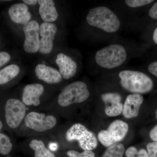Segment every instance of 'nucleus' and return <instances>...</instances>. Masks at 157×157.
<instances>
[{
    "label": "nucleus",
    "mask_w": 157,
    "mask_h": 157,
    "mask_svg": "<svg viewBox=\"0 0 157 157\" xmlns=\"http://www.w3.org/2000/svg\"><path fill=\"white\" fill-rule=\"evenodd\" d=\"M86 21L90 26L107 33H115L121 27L120 20L115 12L104 6L90 9L86 15Z\"/></svg>",
    "instance_id": "1"
},
{
    "label": "nucleus",
    "mask_w": 157,
    "mask_h": 157,
    "mask_svg": "<svg viewBox=\"0 0 157 157\" xmlns=\"http://www.w3.org/2000/svg\"><path fill=\"white\" fill-rule=\"evenodd\" d=\"M128 58L126 48L119 44H110L99 49L95 55L96 65L102 69L113 70L120 67Z\"/></svg>",
    "instance_id": "2"
},
{
    "label": "nucleus",
    "mask_w": 157,
    "mask_h": 157,
    "mask_svg": "<svg viewBox=\"0 0 157 157\" xmlns=\"http://www.w3.org/2000/svg\"><path fill=\"white\" fill-rule=\"evenodd\" d=\"M118 76L121 86L132 94H146L150 92L154 87L151 78L140 71L122 70L118 73Z\"/></svg>",
    "instance_id": "3"
},
{
    "label": "nucleus",
    "mask_w": 157,
    "mask_h": 157,
    "mask_svg": "<svg viewBox=\"0 0 157 157\" xmlns=\"http://www.w3.org/2000/svg\"><path fill=\"white\" fill-rule=\"evenodd\" d=\"M90 96L87 85L84 82H74L65 86L59 94L58 103L63 107L82 103Z\"/></svg>",
    "instance_id": "4"
},
{
    "label": "nucleus",
    "mask_w": 157,
    "mask_h": 157,
    "mask_svg": "<svg viewBox=\"0 0 157 157\" xmlns=\"http://www.w3.org/2000/svg\"><path fill=\"white\" fill-rule=\"evenodd\" d=\"M68 141L76 140L79 146L84 151H92L98 146V140L94 134L81 124H73L66 134Z\"/></svg>",
    "instance_id": "5"
},
{
    "label": "nucleus",
    "mask_w": 157,
    "mask_h": 157,
    "mask_svg": "<svg viewBox=\"0 0 157 157\" xmlns=\"http://www.w3.org/2000/svg\"><path fill=\"white\" fill-rule=\"evenodd\" d=\"M128 125L121 120L112 122L107 130L99 132L98 137L99 141L104 146L109 147L123 140L128 131Z\"/></svg>",
    "instance_id": "6"
},
{
    "label": "nucleus",
    "mask_w": 157,
    "mask_h": 157,
    "mask_svg": "<svg viewBox=\"0 0 157 157\" xmlns=\"http://www.w3.org/2000/svg\"><path fill=\"white\" fill-rule=\"evenodd\" d=\"M58 28L55 23L42 22L40 25V43L39 52L47 56L52 52Z\"/></svg>",
    "instance_id": "7"
},
{
    "label": "nucleus",
    "mask_w": 157,
    "mask_h": 157,
    "mask_svg": "<svg viewBox=\"0 0 157 157\" xmlns=\"http://www.w3.org/2000/svg\"><path fill=\"white\" fill-rule=\"evenodd\" d=\"M40 25L37 20L33 19L23 26L24 35L23 49L26 53L35 54L39 52Z\"/></svg>",
    "instance_id": "8"
},
{
    "label": "nucleus",
    "mask_w": 157,
    "mask_h": 157,
    "mask_svg": "<svg viewBox=\"0 0 157 157\" xmlns=\"http://www.w3.org/2000/svg\"><path fill=\"white\" fill-rule=\"evenodd\" d=\"M26 106L22 101L18 99L11 98L6 102L5 112L6 122L12 128L19 126L25 117Z\"/></svg>",
    "instance_id": "9"
},
{
    "label": "nucleus",
    "mask_w": 157,
    "mask_h": 157,
    "mask_svg": "<svg viewBox=\"0 0 157 157\" xmlns=\"http://www.w3.org/2000/svg\"><path fill=\"white\" fill-rule=\"evenodd\" d=\"M26 126L34 131L43 132L53 128L57 124L56 118L43 113L31 112L25 118Z\"/></svg>",
    "instance_id": "10"
},
{
    "label": "nucleus",
    "mask_w": 157,
    "mask_h": 157,
    "mask_svg": "<svg viewBox=\"0 0 157 157\" xmlns=\"http://www.w3.org/2000/svg\"><path fill=\"white\" fill-rule=\"evenodd\" d=\"M54 61L63 79L68 80L76 76L78 69V63L70 54L59 52L55 55Z\"/></svg>",
    "instance_id": "11"
},
{
    "label": "nucleus",
    "mask_w": 157,
    "mask_h": 157,
    "mask_svg": "<svg viewBox=\"0 0 157 157\" xmlns=\"http://www.w3.org/2000/svg\"><path fill=\"white\" fill-rule=\"evenodd\" d=\"M34 73L38 79L48 84H58L63 79L58 69L43 63L35 66Z\"/></svg>",
    "instance_id": "12"
},
{
    "label": "nucleus",
    "mask_w": 157,
    "mask_h": 157,
    "mask_svg": "<svg viewBox=\"0 0 157 157\" xmlns=\"http://www.w3.org/2000/svg\"><path fill=\"white\" fill-rule=\"evenodd\" d=\"M8 15L11 22L22 27L33 20L29 6L22 2L11 5L8 10Z\"/></svg>",
    "instance_id": "13"
},
{
    "label": "nucleus",
    "mask_w": 157,
    "mask_h": 157,
    "mask_svg": "<svg viewBox=\"0 0 157 157\" xmlns=\"http://www.w3.org/2000/svg\"><path fill=\"white\" fill-rule=\"evenodd\" d=\"M45 88L40 83H31L26 85L22 91V101L26 106H39L40 98L44 94Z\"/></svg>",
    "instance_id": "14"
},
{
    "label": "nucleus",
    "mask_w": 157,
    "mask_h": 157,
    "mask_svg": "<svg viewBox=\"0 0 157 157\" xmlns=\"http://www.w3.org/2000/svg\"><path fill=\"white\" fill-rule=\"evenodd\" d=\"M101 99L105 105V112L109 117H116L122 112L123 105L121 97L117 93H105L101 95Z\"/></svg>",
    "instance_id": "15"
},
{
    "label": "nucleus",
    "mask_w": 157,
    "mask_h": 157,
    "mask_svg": "<svg viewBox=\"0 0 157 157\" xmlns=\"http://www.w3.org/2000/svg\"><path fill=\"white\" fill-rule=\"evenodd\" d=\"M39 14L43 22L55 23L58 19L59 12L52 0H38Z\"/></svg>",
    "instance_id": "16"
},
{
    "label": "nucleus",
    "mask_w": 157,
    "mask_h": 157,
    "mask_svg": "<svg viewBox=\"0 0 157 157\" xmlns=\"http://www.w3.org/2000/svg\"><path fill=\"white\" fill-rule=\"evenodd\" d=\"M143 101V96L140 94H133L127 96L123 108L124 116L128 119L137 117Z\"/></svg>",
    "instance_id": "17"
},
{
    "label": "nucleus",
    "mask_w": 157,
    "mask_h": 157,
    "mask_svg": "<svg viewBox=\"0 0 157 157\" xmlns=\"http://www.w3.org/2000/svg\"><path fill=\"white\" fill-rule=\"evenodd\" d=\"M21 72V67L16 63L6 65L0 70V85H3L17 77Z\"/></svg>",
    "instance_id": "18"
},
{
    "label": "nucleus",
    "mask_w": 157,
    "mask_h": 157,
    "mask_svg": "<svg viewBox=\"0 0 157 157\" xmlns=\"http://www.w3.org/2000/svg\"><path fill=\"white\" fill-rule=\"evenodd\" d=\"M29 146L35 151V157H56L53 153L46 148L42 140L37 139L32 140Z\"/></svg>",
    "instance_id": "19"
},
{
    "label": "nucleus",
    "mask_w": 157,
    "mask_h": 157,
    "mask_svg": "<svg viewBox=\"0 0 157 157\" xmlns=\"http://www.w3.org/2000/svg\"><path fill=\"white\" fill-rule=\"evenodd\" d=\"M124 151L123 144L115 143L108 147L102 157H123Z\"/></svg>",
    "instance_id": "20"
},
{
    "label": "nucleus",
    "mask_w": 157,
    "mask_h": 157,
    "mask_svg": "<svg viewBox=\"0 0 157 157\" xmlns=\"http://www.w3.org/2000/svg\"><path fill=\"white\" fill-rule=\"evenodd\" d=\"M12 148V144L8 136L0 133V153L3 155L9 154Z\"/></svg>",
    "instance_id": "21"
},
{
    "label": "nucleus",
    "mask_w": 157,
    "mask_h": 157,
    "mask_svg": "<svg viewBox=\"0 0 157 157\" xmlns=\"http://www.w3.org/2000/svg\"><path fill=\"white\" fill-rule=\"evenodd\" d=\"M127 157H149L147 151L144 149L138 151L136 147H131L127 150L125 152Z\"/></svg>",
    "instance_id": "22"
},
{
    "label": "nucleus",
    "mask_w": 157,
    "mask_h": 157,
    "mask_svg": "<svg viewBox=\"0 0 157 157\" xmlns=\"http://www.w3.org/2000/svg\"><path fill=\"white\" fill-rule=\"evenodd\" d=\"M153 2V0H126L124 3L129 8L136 9L146 6Z\"/></svg>",
    "instance_id": "23"
},
{
    "label": "nucleus",
    "mask_w": 157,
    "mask_h": 157,
    "mask_svg": "<svg viewBox=\"0 0 157 157\" xmlns=\"http://www.w3.org/2000/svg\"><path fill=\"white\" fill-rule=\"evenodd\" d=\"M67 155L69 157H95V154L92 151H84L82 153L75 150H69L67 152Z\"/></svg>",
    "instance_id": "24"
},
{
    "label": "nucleus",
    "mask_w": 157,
    "mask_h": 157,
    "mask_svg": "<svg viewBox=\"0 0 157 157\" xmlns=\"http://www.w3.org/2000/svg\"><path fill=\"white\" fill-rule=\"evenodd\" d=\"M11 54L7 51H0V70L5 67L10 62Z\"/></svg>",
    "instance_id": "25"
},
{
    "label": "nucleus",
    "mask_w": 157,
    "mask_h": 157,
    "mask_svg": "<svg viewBox=\"0 0 157 157\" xmlns=\"http://www.w3.org/2000/svg\"><path fill=\"white\" fill-rule=\"evenodd\" d=\"M147 149L149 157H157V141L149 143Z\"/></svg>",
    "instance_id": "26"
},
{
    "label": "nucleus",
    "mask_w": 157,
    "mask_h": 157,
    "mask_svg": "<svg viewBox=\"0 0 157 157\" xmlns=\"http://www.w3.org/2000/svg\"><path fill=\"white\" fill-rule=\"evenodd\" d=\"M148 15L151 19L157 20V2L153 5L149 10Z\"/></svg>",
    "instance_id": "27"
},
{
    "label": "nucleus",
    "mask_w": 157,
    "mask_h": 157,
    "mask_svg": "<svg viewBox=\"0 0 157 157\" xmlns=\"http://www.w3.org/2000/svg\"><path fill=\"white\" fill-rule=\"evenodd\" d=\"M147 69L150 73L157 77V61L152 62L150 64Z\"/></svg>",
    "instance_id": "28"
},
{
    "label": "nucleus",
    "mask_w": 157,
    "mask_h": 157,
    "mask_svg": "<svg viewBox=\"0 0 157 157\" xmlns=\"http://www.w3.org/2000/svg\"><path fill=\"white\" fill-rule=\"evenodd\" d=\"M150 137L154 141H157V124L151 131L150 132Z\"/></svg>",
    "instance_id": "29"
},
{
    "label": "nucleus",
    "mask_w": 157,
    "mask_h": 157,
    "mask_svg": "<svg viewBox=\"0 0 157 157\" xmlns=\"http://www.w3.org/2000/svg\"><path fill=\"white\" fill-rule=\"evenodd\" d=\"M22 2L28 6H35L38 5V0H23Z\"/></svg>",
    "instance_id": "30"
},
{
    "label": "nucleus",
    "mask_w": 157,
    "mask_h": 157,
    "mask_svg": "<svg viewBox=\"0 0 157 157\" xmlns=\"http://www.w3.org/2000/svg\"><path fill=\"white\" fill-rule=\"evenodd\" d=\"M152 39L154 42L157 45V27L155 29L154 31Z\"/></svg>",
    "instance_id": "31"
},
{
    "label": "nucleus",
    "mask_w": 157,
    "mask_h": 157,
    "mask_svg": "<svg viewBox=\"0 0 157 157\" xmlns=\"http://www.w3.org/2000/svg\"><path fill=\"white\" fill-rule=\"evenodd\" d=\"M3 127V124L2 123V121H0V131L2 130V128Z\"/></svg>",
    "instance_id": "32"
},
{
    "label": "nucleus",
    "mask_w": 157,
    "mask_h": 157,
    "mask_svg": "<svg viewBox=\"0 0 157 157\" xmlns=\"http://www.w3.org/2000/svg\"><path fill=\"white\" fill-rule=\"evenodd\" d=\"M155 117H156V119H157V109L156 110V112H155Z\"/></svg>",
    "instance_id": "33"
}]
</instances>
